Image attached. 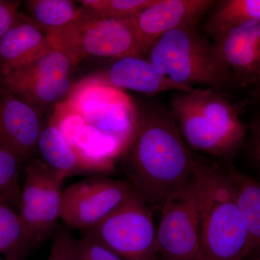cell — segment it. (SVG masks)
Listing matches in <instances>:
<instances>
[{"mask_svg":"<svg viewBox=\"0 0 260 260\" xmlns=\"http://www.w3.org/2000/svg\"><path fill=\"white\" fill-rule=\"evenodd\" d=\"M50 46L48 32L19 13L14 24L0 39V75L30 60Z\"/></svg>","mask_w":260,"mask_h":260,"instance_id":"18","label":"cell"},{"mask_svg":"<svg viewBox=\"0 0 260 260\" xmlns=\"http://www.w3.org/2000/svg\"><path fill=\"white\" fill-rule=\"evenodd\" d=\"M51 122L70 145L89 158L115 162L124 153L119 142L87 124L69 103L56 106Z\"/></svg>","mask_w":260,"mask_h":260,"instance_id":"15","label":"cell"},{"mask_svg":"<svg viewBox=\"0 0 260 260\" xmlns=\"http://www.w3.org/2000/svg\"><path fill=\"white\" fill-rule=\"evenodd\" d=\"M28 18L47 32L59 30L74 23L86 13L87 9L68 0L27 1Z\"/></svg>","mask_w":260,"mask_h":260,"instance_id":"21","label":"cell"},{"mask_svg":"<svg viewBox=\"0 0 260 260\" xmlns=\"http://www.w3.org/2000/svg\"><path fill=\"white\" fill-rule=\"evenodd\" d=\"M252 21H260V0H223L217 2L204 29L215 40L230 29Z\"/></svg>","mask_w":260,"mask_h":260,"instance_id":"19","label":"cell"},{"mask_svg":"<svg viewBox=\"0 0 260 260\" xmlns=\"http://www.w3.org/2000/svg\"><path fill=\"white\" fill-rule=\"evenodd\" d=\"M134 194L126 181L100 175L85 178L63 191L60 218L68 229L89 230Z\"/></svg>","mask_w":260,"mask_h":260,"instance_id":"10","label":"cell"},{"mask_svg":"<svg viewBox=\"0 0 260 260\" xmlns=\"http://www.w3.org/2000/svg\"><path fill=\"white\" fill-rule=\"evenodd\" d=\"M135 107L134 138L118 159L135 194L153 211H160L192 179L194 153L186 148L171 110L155 102Z\"/></svg>","mask_w":260,"mask_h":260,"instance_id":"1","label":"cell"},{"mask_svg":"<svg viewBox=\"0 0 260 260\" xmlns=\"http://www.w3.org/2000/svg\"><path fill=\"white\" fill-rule=\"evenodd\" d=\"M102 78L114 88L129 89L148 95L169 90L190 92L195 88L174 83L158 73L148 59L138 56L116 59Z\"/></svg>","mask_w":260,"mask_h":260,"instance_id":"17","label":"cell"},{"mask_svg":"<svg viewBox=\"0 0 260 260\" xmlns=\"http://www.w3.org/2000/svg\"><path fill=\"white\" fill-rule=\"evenodd\" d=\"M37 149L43 161L66 178L112 172L115 169V162L90 158L80 153L68 143L59 129L51 123L42 129Z\"/></svg>","mask_w":260,"mask_h":260,"instance_id":"16","label":"cell"},{"mask_svg":"<svg viewBox=\"0 0 260 260\" xmlns=\"http://www.w3.org/2000/svg\"><path fill=\"white\" fill-rule=\"evenodd\" d=\"M73 68L66 54L51 44L39 55L0 75L1 86L37 110L57 104L68 93Z\"/></svg>","mask_w":260,"mask_h":260,"instance_id":"9","label":"cell"},{"mask_svg":"<svg viewBox=\"0 0 260 260\" xmlns=\"http://www.w3.org/2000/svg\"><path fill=\"white\" fill-rule=\"evenodd\" d=\"M213 44L239 85L256 83L260 69V21L230 29Z\"/></svg>","mask_w":260,"mask_h":260,"instance_id":"14","label":"cell"},{"mask_svg":"<svg viewBox=\"0 0 260 260\" xmlns=\"http://www.w3.org/2000/svg\"><path fill=\"white\" fill-rule=\"evenodd\" d=\"M238 205L252 242L253 251L260 249V181L235 169H226Z\"/></svg>","mask_w":260,"mask_h":260,"instance_id":"20","label":"cell"},{"mask_svg":"<svg viewBox=\"0 0 260 260\" xmlns=\"http://www.w3.org/2000/svg\"><path fill=\"white\" fill-rule=\"evenodd\" d=\"M41 131L37 111L0 86V144L23 161L37 150Z\"/></svg>","mask_w":260,"mask_h":260,"instance_id":"13","label":"cell"},{"mask_svg":"<svg viewBox=\"0 0 260 260\" xmlns=\"http://www.w3.org/2000/svg\"><path fill=\"white\" fill-rule=\"evenodd\" d=\"M256 84H257L258 85H260V69L259 72V75H258L257 80H256Z\"/></svg>","mask_w":260,"mask_h":260,"instance_id":"30","label":"cell"},{"mask_svg":"<svg viewBox=\"0 0 260 260\" xmlns=\"http://www.w3.org/2000/svg\"><path fill=\"white\" fill-rule=\"evenodd\" d=\"M154 0H83L84 8L107 18H133Z\"/></svg>","mask_w":260,"mask_h":260,"instance_id":"24","label":"cell"},{"mask_svg":"<svg viewBox=\"0 0 260 260\" xmlns=\"http://www.w3.org/2000/svg\"><path fill=\"white\" fill-rule=\"evenodd\" d=\"M20 1L0 0V39L14 24L18 16Z\"/></svg>","mask_w":260,"mask_h":260,"instance_id":"27","label":"cell"},{"mask_svg":"<svg viewBox=\"0 0 260 260\" xmlns=\"http://www.w3.org/2000/svg\"><path fill=\"white\" fill-rule=\"evenodd\" d=\"M251 95V97L255 99L256 101H260V85H258V86L253 90Z\"/></svg>","mask_w":260,"mask_h":260,"instance_id":"29","label":"cell"},{"mask_svg":"<svg viewBox=\"0 0 260 260\" xmlns=\"http://www.w3.org/2000/svg\"><path fill=\"white\" fill-rule=\"evenodd\" d=\"M148 59L160 74L183 86L201 85L225 93L239 85L213 43L195 28L177 29L153 43Z\"/></svg>","mask_w":260,"mask_h":260,"instance_id":"4","label":"cell"},{"mask_svg":"<svg viewBox=\"0 0 260 260\" xmlns=\"http://www.w3.org/2000/svg\"><path fill=\"white\" fill-rule=\"evenodd\" d=\"M216 3L213 0H154L133 17L145 54L164 34L177 29L194 28Z\"/></svg>","mask_w":260,"mask_h":260,"instance_id":"12","label":"cell"},{"mask_svg":"<svg viewBox=\"0 0 260 260\" xmlns=\"http://www.w3.org/2000/svg\"><path fill=\"white\" fill-rule=\"evenodd\" d=\"M171 107L183 139L193 150L229 159L242 147L245 127L225 93L205 88L178 92Z\"/></svg>","mask_w":260,"mask_h":260,"instance_id":"3","label":"cell"},{"mask_svg":"<svg viewBox=\"0 0 260 260\" xmlns=\"http://www.w3.org/2000/svg\"><path fill=\"white\" fill-rule=\"evenodd\" d=\"M31 250L18 213L0 196V254L7 260H19Z\"/></svg>","mask_w":260,"mask_h":260,"instance_id":"22","label":"cell"},{"mask_svg":"<svg viewBox=\"0 0 260 260\" xmlns=\"http://www.w3.org/2000/svg\"><path fill=\"white\" fill-rule=\"evenodd\" d=\"M65 179L41 158L25 166L18 214L31 249L39 247L57 229Z\"/></svg>","mask_w":260,"mask_h":260,"instance_id":"7","label":"cell"},{"mask_svg":"<svg viewBox=\"0 0 260 260\" xmlns=\"http://www.w3.org/2000/svg\"><path fill=\"white\" fill-rule=\"evenodd\" d=\"M192 172L203 260H244L252 242L226 169L194 154Z\"/></svg>","mask_w":260,"mask_h":260,"instance_id":"2","label":"cell"},{"mask_svg":"<svg viewBox=\"0 0 260 260\" xmlns=\"http://www.w3.org/2000/svg\"><path fill=\"white\" fill-rule=\"evenodd\" d=\"M255 260H260V256H258V257L256 258V259H255Z\"/></svg>","mask_w":260,"mask_h":260,"instance_id":"31","label":"cell"},{"mask_svg":"<svg viewBox=\"0 0 260 260\" xmlns=\"http://www.w3.org/2000/svg\"><path fill=\"white\" fill-rule=\"evenodd\" d=\"M0 260H4V259H2V258H0Z\"/></svg>","mask_w":260,"mask_h":260,"instance_id":"33","label":"cell"},{"mask_svg":"<svg viewBox=\"0 0 260 260\" xmlns=\"http://www.w3.org/2000/svg\"><path fill=\"white\" fill-rule=\"evenodd\" d=\"M85 234L124 260H155L156 257L153 210L135 194Z\"/></svg>","mask_w":260,"mask_h":260,"instance_id":"8","label":"cell"},{"mask_svg":"<svg viewBox=\"0 0 260 260\" xmlns=\"http://www.w3.org/2000/svg\"><path fill=\"white\" fill-rule=\"evenodd\" d=\"M47 260H73L74 242L68 227L57 228Z\"/></svg>","mask_w":260,"mask_h":260,"instance_id":"26","label":"cell"},{"mask_svg":"<svg viewBox=\"0 0 260 260\" xmlns=\"http://www.w3.org/2000/svg\"><path fill=\"white\" fill-rule=\"evenodd\" d=\"M48 34L51 45L64 53L74 68L88 56L117 59L145 54L133 18H107L87 9L74 23Z\"/></svg>","mask_w":260,"mask_h":260,"instance_id":"5","label":"cell"},{"mask_svg":"<svg viewBox=\"0 0 260 260\" xmlns=\"http://www.w3.org/2000/svg\"><path fill=\"white\" fill-rule=\"evenodd\" d=\"M76 260H124L110 249L85 234L74 242Z\"/></svg>","mask_w":260,"mask_h":260,"instance_id":"25","label":"cell"},{"mask_svg":"<svg viewBox=\"0 0 260 260\" xmlns=\"http://www.w3.org/2000/svg\"><path fill=\"white\" fill-rule=\"evenodd\" d=\"M22 160L13 152L0 144V196L12 206H18L21 187L20 184Z\"/></svg>","mask_w":260,"mask_h":260,"instance_id":"23","label":"cell"},{"mask_svg":"<svg viewBox=\"0 0 260 260\" xmlns=\"http://www.w3.org/2000/svg\"><path fill=\"white\" fill-rule=\"evenodd\" d=\"M156 229L159 260H203L199 237L198 195L194 175L162 206Z\"/></svg>","mask_w":260,"mask_h":260,"instance_id":"11","label":"cell"},{"mask_svg":"<svg viewBox=\"0 0 260 260\" xmlns=\"http://www.w3.org/2000/svg\"><path fill=\"white\" fill-rule=\"evenodd\" d=\"M155 260H159V259H158V258H157V255H156V257H155Z\"/></svg>","mask_w":260,"mask_h":260,"instance_id":"32","label":"cell"},{"mask_svg":"<svg viewBox=\"0 0 260 260\" xmlns=\"http://www.w3.org/2000/svg\"><path fill=\"white\" fill-rule=\"evenodd\" d=\"M67 101L87 124L119 142L125 152L134 138L137 111L122 90L102 78H87L75 85Z\"/></svg>","mask_w":260,"mask_h":260,"instance_id":"6","label":"cell"},{"mask_svg":"<svg viewBox=\"0 0 260 260\" xmlns=\"http://www.w3.org/2000/svg\"><path fill=\"white\" fill-rule=\"evenodd\" d=\"M251 138V155L254 160L260 166V117L252 124Z\"/></svg>","mask_w":260,"mask_h":260,"instance_id":"28","label":"cell"}]
</instances>
